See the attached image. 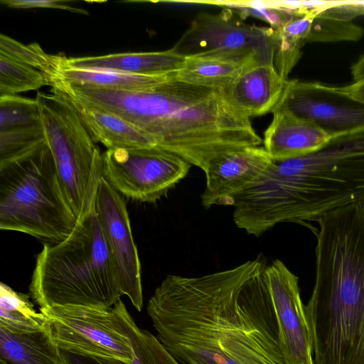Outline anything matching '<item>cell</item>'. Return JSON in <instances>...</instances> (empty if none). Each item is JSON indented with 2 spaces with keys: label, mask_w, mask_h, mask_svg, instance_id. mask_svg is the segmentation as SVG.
<instances>
[{
  "label": "cell",
  "mask_w": 364,
  "mask_h": 364,
  "mask_svg": "<svg viewBox=\"0 0 364 364\" xmlns=\"http://www.w3.org/2000/svg\"><path fill=\"white\" fill-rule=\"evenodd\" d=\"M260 257L234 268L168 275L147 313L157 338L183 364H288Z\"/></svg>",
  "instance_id": "cell-1"
},
{
  "label": "cell",
  "mask_w": 364,
  "mask_h": 364,
  "mask_svg": "<svg viewBox=\"0 0 364 364\" xmlns=\"http://www.w3.org/2000/svg\"><path fill=\"white\" fill-rule=\"evenodd\" d=\"M76 100L114 113L140 128L172 153L205 173L221 156L262 138L250 119L229 102L221 88L195 85L175 78L139 91H117L66 84Z\"/></svg>",
  "instance_id": "cell-2"
},
{
  "label": "cell",
  "mask_w": 364,
  "mask_h": 364,
  "mask_svg": "<svg viewBox=\"0 0 364 364\" xmlns=\"http://www.w3.org/2000/svg\"><path fill=\"white\" fill-rule=\"evenodd\" d=\"M364 203V131L331 138L310 154L274 164L234 200L233 221L260 237L280 223L316 221Z\"/></svg>",
  "instance_id": "cell-3"
},
{
  "label": "cell",
  "mask_w": 364,
  "mask_h": 364,
  "mask_svg": "<svg viewBox=\"0 0 364 364\" xmlns=\"http://www.w3.org/2000/svg\"><path fill=\"white\" fill-rule=\"evenodd\" d=\"M316 222L315 283L305 306L314 364H364V203Z\"/></svg>",
  "instance_id": "cell-4"
},
{
  "label": "cell",
  "mask_w": 364,
  "mask_h": 364,
  "mask_svg": "<svg viewBox=\"0 0 364 364\" xmlns=\"http://www.w3.org/2000/svg\"><path fill=\"white\" fill-rule=\"evenodd\" d=\"M40 309L112 307L122 296L114 262L93 203L64 240L45 243L29 287Z\"/></svg>",
  "instance_id": "cell-5"
},
{
  "label": "cell",
  "mask_w": 364,
  "mask_h": 364,
  "mask_svg": "<svg viewBox=\"0 0 364 364\" xmlns=\"http://www.w3.org/2000/svg\"><path fill=\"white\" fill-rule=\"evenodd\" d=\"M77 217L69 202L45 141L0 164V229L58 242L74 229Z\"/></svg>",
  "instance_id": "cell-6"
},
{
  "label": "cell",
  "mask_w": 364,
  "mask_h": 364,
  "mask_svg": "<svg viewBox=\"0 0 364 364\" xmlns=\"http://www.w3.org/2000/svg\"><path fill=\"white\" fill-rule=\"evenodd\" d=\"M46 142L69 202L78 218L94 201L102 175V154L78 112L60 92H38Z\"/></svg>",
  "instance_id": "cell-7"
},
{
  "label": "cell",
  "mask_w": 364,
  "mask_h": 364,
  "mask_svg": "<svg viewBox=\"0 0 364 364\" xmlns=\"http://www.w3.org/2000/svg\"><path fill=\"white\" fill-rule=\"evenodd\" d=\"M40 310L51 339L60 350L131 363V343L113 306L68 305Z\"/></svg>",
  "instance_id": "cell-8"
},
{
  "label": "cell",
  "mask_w": 364,
  "mask_h": 364,
  "mask_svg": "<svg viewBox=\"0 0 364 364\" xmlns=\"http://www.w3.org/2000/svg\"><path fill=\"white\" fill-rule=\"evenodd\" d=\"M191 164L159 147L102 154V176L120 194L155 203L188 174Z\"/></svg>",
  "instance_id": "cell-9"
},
{
  "label": "cell",
  "mask_w": 364,
  "mask_h": 364,
  "mask_svg": "<svg viewBox=\"0 0 364 364\" xmlns=\"http://www.w3.org/2000/svg\"><path fill=\"white\" fill-rule=\"evenodd\" d=\"M276 109L314 124L331 139L364 131V101L345 86L288 80Z\"/></svg>",
  "instance_id": "cell-10"
},
{
  "label": "cell",
  "mask_w": 364,
  "mask_h": 364,
  "mask_svg": "<svg viewBox=\"0 0 364 364\" xmlns=\"http://www.w3.org/2000/svg\"><path fill=\"white\" fill-rule=\"evenodd\" d=\"M95 209L114 262L121 292L136 310L143 307L141 265L126 204L121 194L102 175Z\"/></svg>",
  "instance_id": "cell-11"
},
{
  "label": "cell",
  "mask_w": 364,
  "mask_h": 364,
  "mask_svg": "<svg viewBox=\"0 0 364 364\" xmlns=\"http://www.w3.org/2000/svg\"><path fill=\"white\" fill-rule=\"evenodd\" d=\"M265 274L282 349L288 364H314L311 336L298 277L279 259L267 265Z\"/></svg>",
  "instance_id": "cell-12"
},
{
  "label": "cell",
  "mask_w": 364,
  "mask_h": 364,
  "mask_svg": "<svg viewBox=\"0 0 364 364\" xmlns=\"http://www.w3.org/2000/svg\"><path fill=\"white\" fill-rule=\"evenodd\" d=\"M186 55L210 50H252L274 63V30L244 24L226 13L201 15L174 46Z\"/></svg>",
  "instance_id": "cell-13"
},
{
  "label": "cell",
  "mask_w": 364,
  "mask_h": 364,
  "mask_svg": "<svg viewBox=\"0 0 364 364\" xmlns=\"http://www.w3.org/2000/svg\"><path fill=\"white\" fill-rule=\"evenodd\" d=\"M274 164L264 147L249 146L227 153L205 173L202 205H232L234 199L254 186Z\"/></svg>",
  "instance_id": "cell-14"
},
{
  "label": "cell",
  "mask_w": 364,
  "mask_h": 364,
  "mask_svg": "<svg viewBox=\"0 0 364 364\" xmlns=\"http://www.w3.org/2000/svg\"><path fill=\"white\" fill-rule=\"evenodd\" d=\"M270 63L252 50H210L185 55L175 79L214 88L231 84L249 68Z\"/></svg>",
  "instance_id": "cell-15"
},
{
  "label": "cell",
  "mask_w": 364,
  "mask_h": 364,
  "mask_svg": "<svg viewBox=\"0 0 364 364\" xmlns=\"http://www.w3.org/2000/svg\"><path fill=\"white\" fill-rule=\"evenodd\" d=\"M287 81L274 63H262L247 69L222 90L233 107L250 119L275 109Z\"/></svg>",
  "instance_id": "cell-16"
},
{
  "label": "cell",
  "mask_w": 364,
  "mask_h": 364,
  "mask_svg": "<svg viewBox=\"0 0 364 364\" xmlns=\"http://www.w3.org/2000/svg\"><path fill=\"white\" fill-rule=\"evenodd\" d=\"M264 133V148L274 161H281L314 152L331 138L314 124L284 109L273 112Z\"/></svg>",
  "instance_id": "cell-17"
},
{
  "label": "cell",
  "mask_w": 364,
  "mask_h": 364,
  "mask_svg": "<svg viewBox=\"0 0 364 364\" xmlns=\"http://www.w3.org/2000/svg\"><path fill=\"white\" fill-rule=\"evenodd\" d=\"M185 55L175 47L164 51L131 52L97 56L58 55L59 65L82 69L108 70L136 75H156L176 72Z\"/></svg>",
  "instance_id": "cell-18"
},
{
  "label": "cell",
  "mask_w": 364,
  "mask_h": 364,
  "mask_svg": "<svg viewBox=\"0 0 364 364\" xmlns=\"http://www.w3.org/2000/svg\"><path fill=\"white\" fill-rule=\"evenodd\" d=\"M68 99L78 112L93 141L102 144L107 149L158 147L156 141L151 135L124 118L104 109Z\"/></svg>",
  "instance_id": "cell-19"
},
{
  "label": "cell",
  "mask_w": 364,
  "mask_h": 364,
  "mask_svg": "<svg viewBox=\"0 0 364 364\" xmlns=\"http://www.w3.org/2000/svg\"><path fill=\"white\" fill-rule=\"evenodd\" d=\"M175 73L143 75L108 70L82 69L60 65L58 63L54 75L50 78L87 87L117 91L147 90L175 78Z\"/></svg>",
  "instance_id": "cell-20"
},
{
  "label": "cell",
  "mask_w": 364,
  "mask_h": 364,
  "mask_svg": "<svg viewBox=\"0 0 364 364\" xmlns=\"http://www.w3.org/2000/svg\"><path fill=\"white\" fill-rule=\"evenodd\" d=\"M0 360L6 364H60V350L46 327L14 332L0 326Z\"/></svg>",
  "instance_id": "cell-21"
},
{
  "label": "cell",
  "mask_w": 364,
  "mask_h": 364,
  "mask_svg": "<svg viewBox=\"0 0 364 364\" xmlns=\"http://www.w3.org/2000/svg\"><path fill=\"white\" fill-rule=\"evenodd\" d=\"M317 1H303L301 10L283 26L274 29L275 50L274 65L285 80L301 56V50L311 31L316 14Z\"/></svg>",
  "instance_id": "cell-22"
},
{
  "label": "cell",
  "mask_w": 364,
  "mask_h": 364,
  "mask_svg": "<svg viewBox=\"0 0 364 364\" xmlns=\"http://www.w3.org/2000/svg\"><path fill=\"white\" fill-rule=\"evenodd\" d=\"M113 307L131 343L130 364H181L157 337L138 326L121 299Z\"/></svg>",
  "instance_id": "cell-23"
},
{
  "label": "cell",
  "mask_w": 364,
  "mask_h": 364,
  "mask_svg": "<svg viewBox=\"0 0 364 364\" xmlns=\"http://www.w3.org/2000/svg\"><path fill=\"white\" fill-rule=\"evenodd\" d=\"M43 313H38L28 296L8 285H0V326L14 332H28L45 327Z\"/></svg>",
  "instance_id": "cell-24"
},
{
  "label": "cell",
  "mask_w": 364,
  "mask_h": 364,
  "mask_svg": "<svg viewBox=\"0 0 364 364\" xmlns=\"http://www.w3.org/2000/svg\"><path fill=\"white\" fill-rule=\"evenodd\" d=\"M44 85H50V82L43 73L0 55V97L16 95Z\"/></svg>",
  "instance_id": "cell-25"
},
{
  "label": "cell",
  "mask_w": 364,
  "mask_h": 364,
  "mask_svg": "<svg viewBox=\"0 0 364 364\" xmlns=\"http://www.w3.org/2000/svg\"><path fill=\"white\" fill-rule=\"evenodd\" d=\"M42 125L36 99L18 95L0 97V132Z\"/></svg>",
  "instance_id": "cell-26"
},
{
  "label": "cell",
  "mask_w": 364,
  "mask_h": 364,
  "mask_svg": "<svg viewBox=\"0 0 364 364\" xmlns=\"http://www.w3.org/2000/svg\"><path fill=\"white\" fill-rule=\"evenodd\" d=\"M0 55L37 69L49 79L58 67V55L46 53L38 43L25 45L4 34L0 35Z\"/></svg>",
  "instance_id": "cell-27"
},
{
  "label": "cell",
  "mask_w": 364,
  "mask_h": 364,
  "mask_svg": "<svg viewBox=\"0 0 364 364\" xmlns=\"http://www.w3.org/2000/svg\"><path fill=\"white\" fill-rule=\"evenodd\" d=\"M46 141L43 125L0 132V164L32 151Z\"/></svg>",
  "instance_id": "cell-28"
},
{
  "label": "cell",
  "mask_w": 364,
  "mask_h": 364,
  "mask_svg": "<svg viewBox=\"0 0 364 364\" xmlns=\"http://www.w3.org/2000/svg\"><path fill=\"white\" fill-rule=\"evenodd\" d=\"M316 8L317 6L308 43L358 41L363 36V29L353 21H346L328 16L318 12Z\"/></svg>",
  "instance_id": "cell-29"
},
{
  "label": "cell",
  "mask_w": 364,
  "mask_h": 364,
  "mask_svg": "<svg viewBox=\"0 0 364 364\" xmlns=\"http://www.w3.org/2000/svg\"><path fill=\"white\" fill-rule=\"evenodd\" d=\"M245 2L232 5L240 10L241 16H252L270 24L273 29L283 26L296 16L302 9L301 2L285 5H262L257 2Z\"/></svg>",
  "instance_id": "cell-30"
},
{
  "label": "cell",
  "mask_w": 364,
  "mask_h": 364,
  "mask_svg": "<svg viewBox=\"0 0 364 364\" xmlns=\"http://www.w3.org/2000/svg\"><path fill=\"white\" fill-rule=\"evenodd\" d=\"M316 9L328 16L352 21L358 16H364V1H319Z\"/></svg>",
  "instance_id": "cell-31"
},
{
  "label": "cell",
  "mask_w": 364,
  "mask_h": 364,
  "mask_svg": "<svg viewBox=\"0 0 364 364\" xmlns=\"http://www.w3.org/2000/svg\"><path fill=\"white\" fill-rule=\"evenodd\" d=\"M1 4L9 8L15 9H55L66 10L70 12L88 15V12L80 8L73 7L66 1L59 0H1Z\"/></svg>",
  "instance_id": "cell-32"
},
{
  "label": "cell",
  "mask_w": 364,
  "mask_h": 364,
  "mask_svg": "<svg viewBox=\"0 0 364 364\" xmlns=\"http://www.w3.org/2000/svg\"><path fill=\"white\" fill-rule=\"evenodd\" d=\"M60 364H127L112 358L80 355L60 350Z\"/></svg>",
  "instance_id": "cell-33"
},
{
  "label": "cell",
  "mask_w": 364,
  "mask_h": 364,
  "mask_svg": "<svg viewBox=\"0 0 364 364\" xmlns=\"http://www.w3.org/2000/svg\"><path fill=\"white\" fill-rule=\"evenodd\" d=\"M351 74L355 82L364 80V54L352 65Z\"/></svg>",
  "instance_id": "cell-34"
},
{
  "label": "cell",
  "mask_w": 364,
  "mask_h": 364,
  "mask_svg": "<svg viewBox=\"0 0 364 364\" xmlns=\"http://www.w3.org/2000/svg\"><path fill=\"white\" fill-rule=\"evenodd\" d=\"M346 88L354 97L364 101V80L355 81L346 86Z\"/></svg>",
  "instance_id": "cell-35"
},
{
  "label": "cell",
  "mask_w": 364,
  "mask_h": 364,
  "mask_svg": "<svg viewBox=\"0 0 364 364\" xmlns=\"http://www.w3.org/2000/svg\"><path fill=\"white\" fill-rule=\"evenodd\" d=\"M0 364H6L5 363H4L3 361H1L0 360Z\"/></svg>",
  "instance_id": "cell-36"
}]
</instances>
